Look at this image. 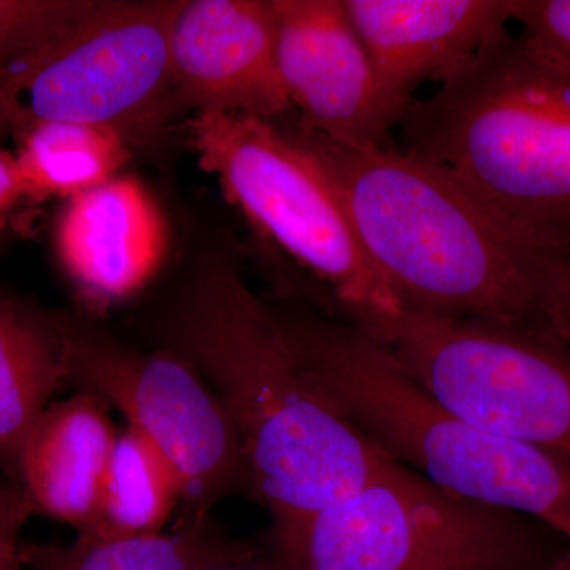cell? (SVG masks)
<instances>
[{
	"mask_svg": "<svg viewBox=\"0 0 570 570\" xmlns=\"http://www.w3.org/2000/svg\"><path fill=\"white\" fill-rule=\"evenodd\" d=\"M67 382L66 325L0 296V468L14 489L24 439Z\"/></svg>",
	"mask_w": 570,
	"mask_h": 570,
	"instance_id": "cell-15",
	"label": "cell"
},
{
	"mask_svg": "<svg viewBox=\"0 0 570 570\" xmlns=\"http://www.w3.org/2000/svg\"><path fill=\"white\" fill-rule=\"evenodd\" d=\"M28 200L69 198L110 181L129 160L126 135L94 124H40L18 135Z\"/></svg>",
	"mask_w": 570,
	"mask_h": 570,
	"instance_id": "cell-17",
	"label": "cell"
},
{
	"mask_svg": "<svg viewBox=\"0 0 570 570\" xmlns=\"http://www.w3.org/2000/svg\"><path fill=\"white\" fill-rule=\"evenodd\" d=\"M20 549L0 551V570H21Z\"/></svg>",
	"mask_w": 570,
	"mask_h": 570,
	"instance_id": "cell-26",
	"label": "cell"
},
{
	"mask_svg": "<svg viewBox=\"0 0 570 570\" xmlns=\"http://www.w3.org/2000/svg\"><path fill=\"white\" fill-rule=\"evenodd\" d=\"M296 362L385 456L439 489L513 510L570 543V466L445 406L373 337L316 307L269 303Z\"/></svg>",
	"mask_w": 570,
	"mask_h": 570,
	"instance_id": "cell-3",
	"label": "cell"
},
{
	"mask_svg": "<svg viewBox=\"0 0 570 570\" xmlns=\"http://www.w3.org/2000/svg\"><path fill=\"white\" fill-rule=\"evenodd\" d=\"M104 401L80 392L33 422L20 461V490L32 512L91 530L115 448Z\"/></svg>",
	"mask_w": 570,
	"mask_h": 570,
	"instance_id": "cell-14",
	"label": "cell"
},
{
	"mask_svg": "<svg viewBox=\"0 0 570 570\" xmlns=\"http://www.w3.org/2000/svg\"><path fill=\"white\" fill-rule=\"evenodd\" d=\"M569 546L542 521L449 493L389 459L281 553L294 570H547Z\"/></svg>",
	"mask_w": 570,
	"mask_h": 570,
	"instance_id": "cell-6",
	"label": "cell"
},
{
	"mask_svg": "<svg viewBox=\"0 0 570 570\" xmlns=\"http://www.w3.org/2000/svg\"><path fill=\"white\" fill-rule=\"evenodd\" d=\"M181 501L174 469L151 442L127 426L116 438L91 530L97 538L160 534Z\"/></svg>",
	"mask_w": 570,
	"mask_h": 570,
	"instance_id": "cell-18",
	"label": "cell"
},
{
	"mask_svg": "<svg viewBox=\"0 0 570 570\" xmlns=\"http://www.w3.org/2000/svg\"><path fill=\"white\" fill-rule=\"evenodd\" d=\"M18 531L20 528L0 520V551L18 550Z\"/></svg>",
	"mask_w": 570,
	"mask_h": 570,
	"instance_id": "cell-25",
	"label": "cell"
},
{
	"mask_svg": "<svg viewBox=\"0 0 570 570\" xmlns=\"http://www.w3.org/2000/svg\"><path fill=\"white\" fill-rule=\"evenodd\" d=\"M362 332L472 425L570 466V343L521 326L411 311Z\"/></svg>",
	"mask_w": 570,
	"mask_h": 570,
	"instance_id": "cell-7",
	"label": "cell"
},
{
	"mask_svg": "<svg viewBox=\"0 0 570 570\" xmlns=\"http://www.w3.org/2000/svg\"><path fill=\"white\" fill-rule=\"evenodd\" d=\"M181 3L96 0L0 75V138L52 122L124 134L170 102V37Z\"/></svg>",
	"mask_w": 570,
	"mask_h": 570,
	"instance_id": "cell-8",
	"label": "cell"
},
{
	"mask_svg": "<svg viewBox=\"0 0 570 570\" xmlns=\"http://www.w3.org/2000/svg\"><path fill=\"white\" fill-rule=\"evenodd\" d=\"M200 570H294L285 560L276 543L269 535L265 547H257L249 543L245 550L225 558L223 561L213 562Z\"/></svg>",
	"mask_w": 570,
	"mask_h": 570,
	"instance_id": "cell-21",
	"label": "cell"
},
{
	"mask_svg": "<svg viewBox=\"0 0 570 570\" xmlns=\"http://www.w3.org/2000/svg\"><path fill=\"white\" fill-rule=\"evenodd\" d=\"M385 92L404 112L425 82L448 85L509 32L512 0H343Z\"/></svg>",
	"mask_w": 570,
	"mask_h": 570,
	"instance_id": "cell-12",
	"label": "cell"
},
{
	"mask_svg": "<svg viewBox=\"0 0 570 570\" xmlns=\"http://www.w3.org/2000/svg\"><path fill=\"white\" fill-rule=\"evenodd\" d=\"M512 18L524 36L570 63V0H512Z\"/></svg>",
	"mask_w": 570,
	"mask_h": 570,
	"instance_id": "cell-20",
	"label": "cell"
},
{
	"mask_svg": "<svg viewBox=\"0 0 570 570\" xmlns=\"http://www.w3.org/2000/svg\"><path fill=\"white\" fill-rule=\"evenodd\" d=\"M55 246L78 294L100 309L151 283L167 253V223L145 184L118 175L67 200Z\"/></svg>",
	"mask_w": 570,
	"mask_h": 570,
	"instance_id": "cell-13",
	"label": "cell"
},
{
	"mask_svg": "<svg viewBox=\"0 0 570 570\" xmlns=\"http://www.w3.org/2000/svg\"><path fill=\"white\" fill-rule=\"evenodd\" d=\"M184 134L202 170L216 176L225 197L309 275L322 313L356 328L403 313L366 257L328 178L279 124L198 112Z\"/></svg>",
	"mask_w": 570,
	"mask_h": 570,
	"instance_id": "cell-5",
	"label": "cell"
},
{
	"mask_svg": "<svg viewBox=\"0 0 570 570\" xmlns=\"http://www.w3.org/2000/svg\"><path fill=\"white\" fill-rule=\"evenodd\" d=\"M96 0H0V75L31 55Z\"/></svg>",
	"mask_w": 570,
	"mask_h": 570,
	"instance_id": "cell-19",
	"label": "cell"
},
{
	"mask_svg": "<svg viewBox=\"0 0 570 570\" xmlns=\"http://www.w3.org/2000/svg\"><path fill=\"white\" fill-rule=\"evenodd\" d=\"M29 513H32L28 499L13 485L0 483V520L21 528Z\"/></svg>",
	"mask_w": 570,
	"mask_h": 570,
	"instance_id": "cell-23",
	"label": "cell"
},
{
	"mask_svg": "<svg viewBox=\"0 0 570 570\" xmlns=\"http://www.w3.org/2000/svg\"><path fill=\"white\" fill-rule=\"evenodd\" d=\"M547 570H570V546Z\"/></svg>",
	"mask_w": 570,
	"mask_h": 570,
	"instance_id": "cell-27",
	"label": "cell"
},
{
	"mask_svg": "<svg viewBox=\"0 0 570 570\" xmlns=\"http://www.w3.org/2000/svg\"><path fill=\"white\" fill-rule=\"evenodd\" d=\"M170 102L279 122L294 111L276 62L273 0H183L170 37Z\"/></svg>",
	"mask_w": 570,
	"mask_h": 570,
	"instance_id": "cell-11",
	"label": "cell"
},
{
	"mask_svg": "<svg viewBox=\"0 0 570 570\" xmlns=\"http://www.w3.org/2000/svg\"><path fill=\"white\" fill-rule=\"evenodd\" d=\"M397 129L520 234L570 249V63L509 31Z\"/></svg>",
	"mask_w": 570,
	"mask_h": 570,
	"instance_id": "cell-4",
	"label": "cell"
},
{
	"mask_svg": "<svg viewBox=\"0 0 570 570\" xmlns=\"http://www.w3.org/2000/svg\"><path fill=\"white\" fill-rule=\"evenodd\" d=\"M277 124L322 168L404 311L521 326L570 343L558 306V273L570 249L520 234L431 160Z\"/></svg>",
	"mask_w": 570,
	"mask_h": 570,
	"instance_id": "cell-1",
	"label": "cell"
},
{
	"mask_svg": "<svg viewBox=\"0 0 570 570\" xmlns=\"http://www.w3.org/2000/svg\"><path fill=\"white\" fill-rule=\"evenodd\" d=\"M67 377L108 401L168 461L181 487L186 519L236 490H249L242 442L212 385L181 354L141 352L66 325Z\"/></svg>",
	"mask_w": 570,
	"mask_h": 570,
	"instance_id": "cell-9",
	"label": "cell"
},
{
	"mask_svg": "<svg viewBox=\"0 0 570 570\" xmlns=\"http://www.w3.org/2000/svg\"><path fill=\"white\" fill-rule=\"evenodd\" d=\"M558 306L562 325L570 336V250L562 258L560 273H558Z\"/></svg>",
	"mask_w": 570,
	"mask_h": 570,
	"instance_id": "cell-24",
	"label": "cell"
},
{
	"mask_svg": "<svg viewBox=\"0 0 570 570\" xmlns=\"http://www.w3.org/2000/svg\"><path fill=\"white\" fill-rule=\"evenodd\" d=\"M247 546L225 538L206 519H186L175 532L145 538L78 534L69 546L20 549V558L33 570H200Z\"/></svg>",
	"mask_w": 570,
	"mask_h": 570,
	"instance_id": "cell-16",
	"label": "cell"
},
{
	"mask_svg": "<svg viewBox=\"0 0 570 570\" xmlns=\"http://www.w3.org/2000/svg\"><path fill=\"white\" fill-rule=\"evenodd\" d=\"M273 10L295 122L343 145H389L404 111L385 92L343 0H273Z\"/></svg>",
	"mask_w": 570,
	"mask_h": 570,
	"instance_id": "cell-10",
	"label": "cell"
},
{
	"mask_svg": "<svg viewBox=\"0 0 570 570\" xmlns=\"http://www.w3.org/2000/svg\"><path fill=\"white\" fill-rule=\"evenodd\" d=\"M170 340L234 422L249 490L291 550L324 510L354 497L387 463L296 362L268 302L228 261L197 277L171 317Z\"/></svg>",
	"mask_w": 570,
	"mask_h": 570,
	"instance_id": "cell-2",
	"label": "cell"
},
{
	"mask_svg": "<svg viewBox=\"0 0 570 570\" xmlns=\"http://www.w3.org/2000/svg\"><path fill=\"white\" fill-rule=\"evenodd\" d=\"M24 200H28V193L17 157L0 148V214L9 213Z\"/></svg>",
	"mask_w": 570,
	"mask_h": 570,
	"instance_id": "cell-22",
	"label": "cell"
}]
</instances>
